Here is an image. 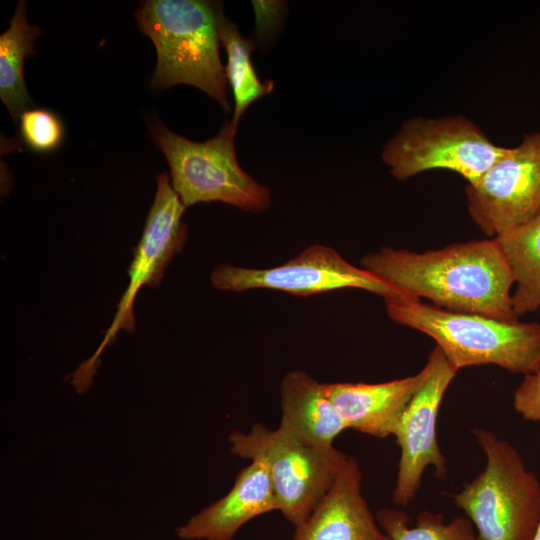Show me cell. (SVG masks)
I'll list each match as a JSON object with an SVG mask.
<instances>
[{"mask_svg":"<svg viewBox=\"0 0 540 540\" xmlns=\"http://www.w3.org/2000/svg\"><path fill=\"white\" fill-rule=\"evenodd\" d=\"M360 264L411 298L452 311L519 320L512 310L513 279L494 238L425 252L383 247Z\"/></svg>","mask_w":540,"mask_h":540,"instance_id":"cell-1","label":"cell"},{"mask_svg":"<svg viewBox=\"0 0 540 540\" xmlns=\"http://www.w3.org/2000/svg\"><path fill=\"white\" fill-rule=\"evenodd\" d=\"M219 3L199 0H148L141 2L136 21L153 42L157 65L151 79L155 89L177 84L199 88L226 112L225 68L219 56Z\"/></svg>","mask_w":540,"mask_h":540,"instance_id":"cell-2","label":"cell"},{"mask_svg":"<svg viewBox=\"0 0 540 540\" xmlns=\"http://www.w3.org/2000/svg\"><path fill=\"white\" fill-rule=\"evenodd\" d=\"M391 320L426 334L451 365L493 364L527 375L540 367V323L452 311L408 296L385 300Z\"/></svg>","mask_w":540,"mask_h":540,"instance_id":"cell-3","label":"cell"},{"mask_svg":"<svg viewBox=\"0 0 540 540\" xmlns=\"http://www.w3.org/2000/svg\"><path fill=\"white\" fill-rule=\"evenodd\" d=\"M484 469L451 496L476 530V540H533L540 524V481L518 451L490 430L472 429Z\"/></svg>","mask_w":540,"mask_h":540,"instance_id":"cell-4","label":"cell"},{"mask_svg":"<svg viewBox=\"0 0 540 540\" xmlns=\"http://www.w3.org/2000/svg\"><path fill=\"white\" fill-rule=\"evenodd\" d=\"M149 130L170 168L171 185L182 203L220 201L248 212L266 211L270 190L246 173L236 158L237 128L226 121L219 133L204 142H194L171 132L158 119Z\"/></svg>","mask_w":540,"mask_h":540,"instance_id":"cell-5","label":"cell"},{"mask_svg":"<svg viewBox=\"0 0 540 540\" xmlns=\"http://www.w3.org/2000/svg\"><path fill=\"white\" fill-rule=\"evenodd\" d=\"M228 440L233 455L264 460L278 511L294 526L313 512L349 457L334 446H316L261 423L247 433L232 431Z\"/></svg>","mask_w":540,"mask_h":540,"instance_id":"cell-6","label":"cell"},{"mask_svg":"<svg viewBox=\"0 0 540 540\" xmlns=\"http://www.w3.org/2000/svg\"><path fill=\"white\" fill-rule=\"evenodd\" d=\"M509 147L494 144L464 115L412 117L387 141L382 161L398 180L432 169L458 173L469 184L480 179Z\"/></svg>","mask_w":540,"mask_h":540,"instance_id":"cell-7","label":"cell"},{"mask_svg":"<svg viewBox=\"0 0 540 540\" xmlns=\"http://www.w3.org/2000/svg\"><path fill=\"white\" fill-rule=\"evenodd\" d=\"M187 207L174 191L167 173L157 178V190L147 216L142 236L134 249L128 269L129 283L124 291L113 321L95 353L82 362L71 374V384L78 393H85L92 385L99 358L104 349L124 329L135 328L134 302L143 286L156 287L172 258L181 250L187 239L186 224L182 216Z\"/></svg>","mask_w":540,"mask_h":540,"instance_id":"cell-8","label":"cell"},{"mask_svg":"<svg viewBox=\"0 0 540 540\" xmlns=\"http://www.w3.org/2000/svg\"><path fill=\"white\" fill-rule=\"evenodd\" d=\"M210 280L219 290L235 292L272 289L303 297L355 288L379 295L384 300L407 296L376 274L354 266L332 247L322 244L308 246L286 263L271 268H244L223 263L212 271Z\"/></svg>","mask_w":540,"mask_h":540,"instance_id":"cell-9","label":"cell"},{"mask_svg":"<svg viewBox=\"0 0 540 540\" xmlns=\"http://www.w3.org/2000/svg\"><path fill=\"white\" fill-rule=\"evenodd\" d=\"M469 214L487 236L494 238L540 214V132L521 143L466 188Z\"/></svg>","mask_w":540,"mask_h":540,"instance_id":"cell-10","label":"cell"},{"mask_svg":"<svg viewBox=\"0 0 540 540\" xmlns=\"http://www.w3.org/2000/svg\"><path fill=\"white\" fill-rule=\"evenodd\" d=\"M427 375L412 397L394 434L400 447V459L393 500L407 506L416 497L422 476L433 466L438 479L448 473L436 437V423L443 396L458 372L439 347L429 354L425 364Z\"/></svg>","mask_w":540,"mask_h":540,"instance_id":"cell-11","label":"cell"},{"mask_svg":"<svg viewBox=\"0 0 540 540\" xmlns=\"http://www.w3.org/2000/svg\"><path fill=\"white\" fill-rule=\"evenodd\" d=\"M292 540H391L362 494V472L348 457L334 483L301 524Z\"/></svg>","mask_w":540,"mask_h":540,"instance_id":"cell-12","label":"cell"},{"mask_svg":"<svg viewBox=\"0 0 540 540\" xmlns=\"http://www.w3.org/2000/svg\"><path fill=\"white\" fill-rule=\"evenodd\" d=\"M250 461L240 470L226 495L177 527L176 533L180 539L233 540L250 520L278 511L266 463L261 458Z\"/></svg>","mask_w":540,"mask_h":540,"instance_id":"cell-13","label":"cell"},{"mask_svg":"<svg viewBox=\"0 0 540 540\" xmlns=\"http://www.w3.org/2000/svg\"><path fill=\"white\" fill-rule=\"evenodd\" d=\"M427 375L417 373L381 383H324L325 391L348 428L386 438L395 434L401 417Z\"/></svg>","mask_w":540,"mask_h":540,"instance_id":"cell-14","label":"cell"},{"mask_svg":"<svg viewBox=\"0 0 540 540\" xmlns=\"http://www.w3.org/2000/svg\"><path fill=\"white\" fill-rule=\"evenodd\" d=\"M279 427L316 446L332 447L334 439L348 429L328 397L324 383L303 370L287 373L280 386Z\"/></svg>","mask_w":540,"mask_h":540,"instance_id":"cell-15","label":"cell"},{"mask_svg":"<svg viewBox=\"0 0 540 540\" xmlns=\"http://www.w3.org/2000/svg\"><path fill=\"white\" fill-rule=\"evenodd\" d=\"M509 267L515 289L512 310L519 319L540 308V214L494 237Z\"/></svg>","mask_w":540,"mask_h":540,"instance_id":"cell-16","label":"cell"},{"mask_svg":"<svg viewBox=\"0 0 540 540\" xmlns=\"http://www.w3.org/2000/svg\"><path fill=\"white\" fill-rule=\"evenodd\" d=\"M42 30L27 20V4L18 2L8 29L0 35V97L14 121L32 105L24 80L23 65L34 56V42Z\"/></svg>","mask_w":540,"mask_h":540,"instance_id":"cell-17","label":"cell"},{"mask_svg":"<svg viewBox=\"0 0 540 540\" xmlns=\"http://www.w3.org/2000/svg\"><path fill=\"white\" fill-rule=\"evenodd\" d=\"M219 38L226 53L225 67L234 99L232 124L237 128L239 119L246 109L257 99L268 95L274 89L271 80L260 81L251 61L255 47L250 38L241 35L236 25L221 11L219 16Z\"/></svg>","mask_w":540,"mask_h":540,"instance_id":"cell-18","label":"cell"},{"mask_svg":"<svg viewBox=\"0 0 540 540\" xmlns=\"http://www.w3.org/2000/svg\"><path fill=\"white\" fill-rule=\"evenodd\" d=\"M381 529L391 540H476V530L468 517H456L445 523L442 513L421 511L416 524L400 510L384 508L376 514Z\"/></svg>","mask_w":540,"mask_h":540,"instance_id":"cell-19","label":"cell"},{"mask_svg":"<svg viewBox=\"0 0 540 540\" xmlns=\"http://www.w3.org/2000/svg\"><path fill=\"white\" fill-rule=\"evenodd\" d=\"M20 137L36 153H49L63 142L65 129L61 118L46 108L24 111L19 118Z\"/></svg>","mask_w":540,"mask_h":540,"instance_id":"cell-20","label":"cell"},{"mask_svg":"<svg viewBox=\"0 0 540 540\" xmlns=\"http://www.w3.org/2000/svg\"><path fill=\"white\" fill-rule=\"evenodd\" d=\"M256 25L249 37L254 44L267 46L282 26L286 14V3L281 1H253Z\"/></svg>","mask_w":540,"mask_h":540,"instance_id":"cell-21","label":"cell"},{"mask_svg":"<svg viewBox=\"0 0 540 540\" xmlns=\"http://www.w3.org/2000/svg\"><path fill=\"white\" fill-rule=\"evenodd\" d=\"M513 406L523 419L540 422V367L524 376L514 392Z\"/></svg>","mask_w":540,"mask_h":540,"instance_id":"cell-22","label":"cell"},{"mask_svg":"<svg viewBox=\"0 0 540 540\" xmlns=\"http://www.w3.org/2000/svg\"><path fill=\"white\" fill-rule=\"evenodd\" d=\"M533 540H540V524H539V527L537 529V532H536Z\"/></svg>","mask_w":540,"mask_h":540,"instance_id":"cell-23","label":"cell"}]
</instances>
